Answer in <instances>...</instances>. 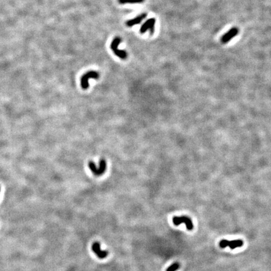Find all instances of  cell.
Listing matches in <instances>:
<instances>
[{
    "label": "cell",
    "instance_id": "obj_1",
    "mask_svg": "<svg viewBox=\"0 0 271 271\" xmlns=\"http://www.w3.org/2000/svg\"><path fill=\"white\" fill-rule=\"evenodd\" d=\"M99 166L97 168L93 161H90L88 164L89 168L92 173L96 176H100L103 175L107 168V163L105 160L101 159L99 161Z\"/></svg>",
    "mask_w": 271,
    "mask_h": 271
},
{
    "label": "cell",
    "instance_id": "obj_2",
    "mask_svg": "<svg viewBox=\"0 0 271 271\" xmlns=\"http://www.w3.org/2000/svg\"><path fill=\"white\" fill-rule=\"evenodd\" d=\"M120 42H121L120 38L118 37H115L110 43V49L117 57H118L119 58L122 60H125L127 57V53L126 51L124 50H120L118 49V46L120 43Z\"/></svg>",
    "mask_w": 271,
    "mask_h": 271
},
{
    "label": "cell",
    "instance_id": "obj_3",
    "mask_svg": "<svg viewBox=\"0 0 271 271\" xmlns=\"http://www.w3.org/2000/svg\"><path fill=\"white\" fill-rule=\"evenodd\" d=\"M99 74L97 72L94 70H90L84 74L80 79L81 87L84 90L88 89V87H89V80L90 79H98L99 78Z\"/></svg>",
    "mask_w": 271,
    "mask_h": 271
},
{
    "label": "cell",
    "instance_id": "obj_4",
    "mask_svg": "<svg viewBox=\"0 0 271 271\" xmlns=\"http://www.w3.org/2000/svg\"><path fill=\"white\" fill-rule=\"evenodd\" d=\"M173 222L175 225L178 226L182 223H185L187 230H192L193 229V224L192 220L186 216L175 217L173 218Z\"/></svg>",
    "mask_w": 271,
    "mask_h": 271
},
{
    "label": "cell",
    "instance_id": "obj_5",
    "mask_svg": "<svg viewBox=\"0 0 271 271\" xmlns=\"http://www.w3.org/2000/svg\"><path fill=\"white\" fill-rule=\"evenodd\" d=\"M243 245V242L242 240H222L219 243V246L221 248H225L227 247H229L231 249H235L238 247H241Z\"/></svg>",
    "mask_w": 271,
    "mask_h": 271
},
{
    "label": "cell",
    "instance_id": "obj_6",
    "mask_svg": "<svg viewBox=\"0 0 271 271\" xmlns=\"http://www.w3.org/2000/svg\"><path fill=\"white\" fill-rule=\"evenodd\" d=\"M156 23V20L155 18H150L147 20L143 25L140 28V33H145L147 31H150L151 35L153 34L155 32V26Z\"/></svg>",
    "mask_w": 271,
    "mask_h": 271
},
{
    "label": "cell",
    "instance_id": "obj_7",
    "mask_svg": "<svg viewBox=\"0 0 271 271\" xmlns=\"http://www.w3.org/2000/svg\"><path fill=\"white\" fill-rule=\"evenodd\" d=\"M238 33V29L236 27L232 28L225 33L221 38L220 40L222 43H227L230 42L233 38L237 35Z\"/></svg>",
    "mask_w": 271,
    "mask_h": 271
},
{
    "label": "cell",
    "instance_id": "obj_8",
    "mask_svg": "<svg viewBox=\"0 0 271 271\" xmlns=\"http://www.w3.org/2000/svg\"><path fill=\"white\" fill-rule=\"evenodd\" d=\"M92 249L97 256L100 258H104L108 255L107 250H102L100 248V245L99 242H95L92 246Z\"/></svg>",
    "mask_w": 271,
    "mask_h": 271
},
{
    "label": "cell",
    "instance_id": "obj_9",
    "mask_svg": "<svg viewBox=\"0 0 271 271\" xmlns=\"http://www.w3.org/2000/svg\"><path fill=\"white\" fill-rule=\"evenodd\" d=\"M147 17V14L146 13H142L139 15L138 17H135L132 19L129 20L125 22V24L127 27H133L136 25L140 24L145 18H146Z\"/></svg>",
    "mask_w": 271,
    "mask_h": 271
},
{
    "label": "cell",
    "instance_id": "obj_10",
    "mask_svg": "<svg viewBox=\"0 0 271 271\" xmlns=\"http://www.w3.org/2000/svg\"><path fill=\"white\" fill-rule=\"evenodd\" d=\"M145 0H118V2L120 4H127V3H141Z\"/></svg>",
    "mask_w": 271,
    "mask_h": 271
},
{
    "label": "cell",
    "instance_id": "obj_11",
    "mask_svg": "<svg viewBox=\"0 0 271 271\" xmlns=\"http://www.w3.org/2000/svg\"><path fill=\"white\" fill-rule=\"evenodd\" d=\"M180 264L178 263H174L171 265H170L167 269L166 271H176L180 268Z\"/></svg>",
    "mask_w": 271,
    "mask_h": 271
}]
</instances>
